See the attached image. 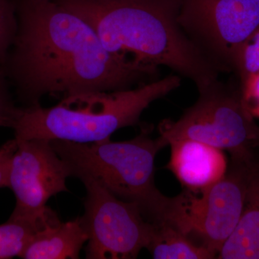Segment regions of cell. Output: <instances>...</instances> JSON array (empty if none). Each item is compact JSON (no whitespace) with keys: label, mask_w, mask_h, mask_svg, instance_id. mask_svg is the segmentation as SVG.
I'll return each instance as SVG.
<instances>
[{"label":"cell","mask_w":259,"mask_h":259,"mask_svg":"<svg viewBox=\"0 0 259 259\" xmlns=\"http://www.w3.org/2000/svg\"><path fill=\"white\" fill-rule=\"evenodd\" d=\"M166 3H173V4L180 5V0H162Z\"/></svg>","instance_id":"20"},{"label":"cell","mask_w":259,"mask_h":259,"mask_svg":"<svg viewBox=\"0 0 259 259\" xmlns=\"http://www.w3.org/2000/svg\"><path fill=\"white\" fill-rule=\"evenodd\" d=\"M90 24L112 54L165 66L197 90L218 79L221 69L177 21L180 5L162 0H54Z\"/></svg>","instance_id":"2"},{"label":"cell","mask_w":259,"mask_h":259,"mask_svg":"<svg viewBox=\"0 0 259 259\" xmlns=\"http://www.w3.org/2000/svg\"><path fill=\"white\" fill-rule=\"evenodd\" d=\"M221 259H259V164L249 165L239 222L218 255Z\"/></svg>","instance_id":"12"},{"label":"cell","mask_w":259,"mask_h":259,"mask_svg":"<svg viewBox=\"0 0 259 259\" xmlns=\"http://www.w3.org/2000/svg\"><path fill=\"white\" fill-rule=\"evenodd\" d=\"M17 14L5 71L24 107L48 95L118 91L159 79L158 66L107 51L90 24L54 0H17Z\"/></svg>","instance_id":"1"},{"label":"cell","mask_w":259,"mask_h":259,"mask_svg":"<svg viewBox=\"0 0 259 259\" xmlns=\"http://www.w3.org/2000/svg\"><path fill=\"white\" fill-rule=\"evenodd\" d=\"M152 125L128 141L79 144L51 141L69 168L70 176L97 182L117 198L139 206L151 223L161 221L168 197L155 184V159L168 146L161 137L153 139Z\"/></svg>","instance_id":"4"},{"label":"cell","mask_w":259,"mask_h":259,"mask_svg":"<svg viewBox=\"0 0 259 259\" xmlns=\"http://www.w3.org/2000/svg\"><path fill=\"white\" fill-rule=\"evenodd\" d=\"M153 231L146 249L155 259H211L217 255L203 245L194 244L177 228L166 222L153 223Z\"/></svg>","instance_id":"13"},{"label":"cell","mask_w":259,"mask_h":259,"mask_svg":"<svg viewBox=\"0 0 259 259\" xmlns=\"http://www.w3.org/2000/svg\"><path fill=\"white\" fill-rule=\"evenodd\" d=\"M17 141L8 187L14 192L16 203L10 219L42 228L58 218L47 204L51 197L69 192L66 185L71 177L69 168L49 140Z\"/></svg>","instance_id":"9"},{"label":"cell","mask_w":259,"mask_h":259,"mask_svg":"<svg viewBox=\"0 0 259 259\" xmlns=\"http://www.w3.org/2000/svg\"><path fill=\"white\" fill-rule=\"evenodd\" d=\"M168 146L171 156L166 168L186 190H204L226 176L227 160L223 150L190 139L175 140Z\"/></svg>","instance_id":"10"},{"label":"cell","mask_w":259,"mask_h":259,"mask_svg":"<svg viewBox=\"0 0 259 259\" xmlns=\"http://www.w3.org/2000/svg\"><path fill=\"white\" fill-rule=\"evenodd\" d=\"M235 69L238 71L241 85L259 73V27L247 39L237 55Z\"/></svg>","instance_id":"16"},{"label":"cell","mask_w":259,"mask_h":259,"mask_svg":"<svg viewBox=\"0 0 259 259\" xmlns=\"http://www.w3.org/2000/svg\"><path fill=\"white\" fill-rule=\"evenodd\" d=\"M17 108L12 100L5 71L0 70V127H10Z\"/></svg>","instance_id":"17"},{"label":"cell","mask_w":259,"mask_h":259,"mask_svg":"<svg viewBox=\"0 0 259 259\" xmlns=\"http://www.w3.org/2000/svg\"><path fill=\"white\" fill-rule=\"evenodd\" d=\"M18 28L17 0H0V70L5 71Z\"/></svg>","instance_id":"15"},{"label":"cell","mask_w":259,"mask_h":259,"mask_svg":"<svg viewBox=\"0 0 259 259\" xmlns=\"http://www.w3.org/2000/svg\"><path fill=\"white\" fill-rule=\"evenodd\" d=\"M198 91V100L178 120L160 122V137L168 146L175 140H194L229 151L236 163L253 162L259 126L243 105L241 94L236 95L218 79Z\"/></svg>","instance_id":"5"},{"label":"cell","mask_w":259,"mask_h":259,"mask_svg":"<svg viewBox=\"0 0 259 259\" xmlns=\"http://www.w3.org/2000/svg\"><path fill=\"white\" fill-rule=\"evenodd\" d=\"M241 99L248 112L259 118V73L242 85Z\"/></svg>","instance_id":"18"},{"label":"cell","mask_w":259,"mask_h":259,"mask_svg":"<svg viewBox=\"0 0 259 259\" xmlns=\"http://www.w3.org/2000/svg\"><path fill=\"white\" fill-rule=\"evenodd\" d=\"M40 228L18 220L0 225V259L21 256L35 232Z\"/></svg>","instance_id":"14"},{"label":"cell","mask_w":259,"mask_h":259,"mask_svg":"<svg viewBox=\"0 0 259 259\" xmlns=\"http://www.w3.org/2000/svg\"><path fill=\"white\" fill-rule=\"evenodd\" d=\"M88 241V235L80 218L61 222L59 218L35 232L20 258L24 259H76Z\"/></svg>","instance_id":"11"},{"label":"cell","mask_w":259,"mask_h":259,"mask_svg":"<svg viewBox=\"0 0 259 259\" xmlns=\"http://www.w3.org/2000/svg\"><path fill=\"white\" fill-rule=\"evenodd\" d=\"M87 190L80 218L88 235V259H134L151 241L153 223L139 206L116 197L90 179L81 180Z\"/></svg>","instance_id":"8"},{"label":"cell","mask_w":259,"mask_h":259,"mask_svg":"<svg viewBox=\"0 0 259 259\" xmlns=\"http://www.w3.org/2000/svg\"><path fill=\"white\" fill-rule=\"evenodd\" d=\"M18 148V141L14 139L0 146V188L9 187L11 160Z\"/></svg>","instance_id":"19"},{"label":"cell","mask_w":259,"mask_h":259,"mask_svg":"<svg viewBox=\"0 0 259 259\" xmlns=\"http://www.w3.org/2000/svg\"><path fill=\"white\" fill-rule=\"evenodd\" d=\"M235 163L224 178L197 192L168 197L159 222H166L218 255L239 222L244 207L249 164Z\"/></svg>","instance_id":"6"},{"label":"cell","mask_w":259,"mask_h":259,"mask_svg":"<svg viewBox=\"0 0 259 259\" xmlns=\"http://www.w3.org/2000/svg\"><path fill=\"white\" fill-rule=\"evenodd\" d=\"M177 21L221 71H231L259 27V0H180Z\"/></svg>","instance_id":"7"},{"label":"cell","mask_w":259,"mask_h":259,"mask_svg":"<svg viewBox=\"0 0 259 259\" xmlns=\"http://www.w3.org/2000/svg\"><path fill=\"white\" fill-rule=\"evenodd\" d=\"M180 86V76L171 74L136 89L64 97L55 106L18 107L10 127L18 141L105 142L115 131L139 125L152 102Z\"/></svg>","instance_id":"3"}]
</instances>
